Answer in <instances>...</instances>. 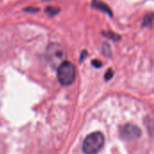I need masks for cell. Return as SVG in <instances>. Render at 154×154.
<instances>
[{
	"mask_svg": "<svg viewBox=\"0 0 154 154\" xmlns=\"http://www.w3.org/2000/svg\"><path fill=\"white\" fill-rule=\"evenodd\" d=\"M92 5L94 8H97L98 10H101L105 13H107L110 16H112V10L108 7L107 5H106L104 2L100 1V0H93L92 2Z\"/></svg>",
	"mask_w": 154,
	"mask_h": 154,
	"instance_id": "cell-5",
	"label": "cell"
},
{
	"mask_svg": "<svg viewBox=\"0 0 154 154\" xmlns=\"http://www.w3.org/2000/svg\"><path fill=\"white\" fill-rule=\"evenodd\" d=\"M141 134H142L141 129L135 125L126 124L120 128V135L122 138L125 140L137 139L141 136Z\"/></svg>",
	"mask_w": 154,
	"mask_h": 154,
	"instance_id": "cell-4",
	"label": "cell"
},
{
	"mask_svg": "<svg viewBox=\"0 0 154 154\" xmlns=\"http://www.w3.org/2000/svg\"><path fill=\"white\" fill-rule=\"evenodd\" d=\"M105 144V137L100 132H94L88 134L83 143L82 152L85 154H97Z\"/></svg>",
	"mask_w": 154,
	"mask_h": 154,
	"instance_id": "cell-1",
	"label": "cell"
},
{
	"mask_svg": "<svg viewBox=\"0 0 154 154\" xmlns=\"http://www.w3.org/2000/svg\"><path fill=\"white\" fill-rule=\"evenodd\" d=\"M45 12L50 15H55L60 12V8L54 7V6H49L45 9Z\"/></svg>",
	"mask_w": 154,
	"mask_h": 154,
	"instance_id": "cell-7",
	"label": "cell"
},
{
	"mask_svg": "<svg viewBox=\"0 0 154 154\" xmlns=\"http://www.w3.org/2000/svg\"><path fill=\"white\" fill-rule=\"evenodd\" d=\"M92 64H93L95 67H97V68H100V67L102 66L101 62H99V61H97V60H93V61H92Z\"/></svg>",
	"mask_w": 154,
	"mask_h": 154,
	"instance_id": "cell-9",
	"label": "cell"
},
{
	"mask_svg": "<svg viewBox=\"0 0 154 154\" xmlns=\"http://www.w3.org/2000/svg\"><path fill=\"white\" fill-rule=\"evenodd\" d=\"M58 80L62 86L71 85L76 79V68L70 61L65 60L58 67Z\"/></svg>",
	"mask_w": 154,
	"mask_h": 154,
	"instance_id": "cell-3",
	"label": "cell"
},
{
	"mask_svg": "<svg viewBox=\"0 0 154 154\" xmlns=\"http://www.w3.org/2000/svg\"><path fill=\"white\" fill-rule=\"evenodd\" d=\"M113 74H114L113 70H112V69H108V70L106 71V75H105V79H106V80H109L110 79H112Z\"/></svg>",
	"mask_w": 154,
	"mask_h": 154,
	"instance_id": "cell-8",
	"label": "cell"
},
{
	"mask_svg": "<svg viewBox=\"0 0 154 154\" xmlns=\"http://www.w3.org/2000/svg\"><path fill=\"white\" fill-rule=\"evenodd\" d=\"M152 20H153V14L152 13H149L145 15L144 19H143V26H150L152 23Z\"/></svg>",
	"mask_w": 154,
	"mask_h": 154,
	"instance_id": "cell-6",
	"label": "cell"
},
{
	"mask_svg": "<svg viewBox=\"0 0 154 154\" xmlns=\"http://www.w3.org/2000/svg\"><path fill=\"white\" fill-rule=\"evenodd\" d=\"M46 60L54 68H58L65 61L66 51L65 49L59 43H51L48 45L45 52Z\"/></svg>",
	"mask_w": 154,
	"mask_h": 154,
	"instance_id": "cell-2",
	"label": "cell"
}]
</instances>
